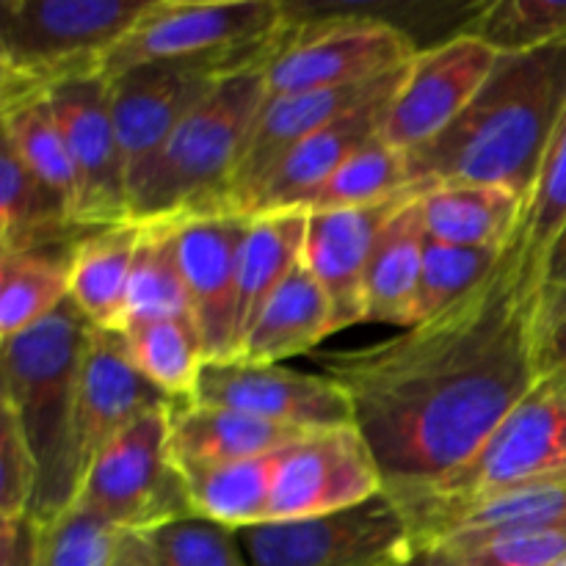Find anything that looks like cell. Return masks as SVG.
Instances as JSON below:
<instances>
[{
	"mask_svg": "<svg viewBox=\"0 0 566 566\" xmlns=\"http://www.w3.org/2000/svg\"><path fill=\"white\" fill-rule=\"evenodd\" d=\"M348 392L385 492L401 509L462 468L536 387L531 304L512 260L434 318L396 337L315 354Z\"/></svg>",
	"mask_w": 566,
	"mask_h": 566,
	"instance_id": "1",
	"label": "cell"
},
{
	"mask_svg": "<svg viewBox=\"0 0 566 566\" xmlns=\"http://www.w3.org/2000/svg\"><path fill=\"white\" fill-rule=\"evenodd\" d=\"M566 116V39L497 55L473 103L442 136L409 153V197L440 186H506L528 199Z\"/></svg>",
	"mask_w": 566,
	"mask_h": 566,
	"instance_id": "2",
	"label": "cell"
},
{
	"mask_svg": "<svg viewBox=\"0 0 566 566\" xmlns=\"http://www.w3.org/2000/svg\"><path fill=\"white\" fill-rule=\"evenodd\" d=\"M88 332L92 324L66 302L0 346L3 407L14 412L39 468V490L28 512L39 525L59 520L77 495L72 420Z\"/></svg>",
	"mask_w": 566,
	"mask_h": 566,
	"instance_id": "3",
	"label": "cell"
},
{
	"mask_svg": "<svg viewBox=\"0 0 566 566\" xmlns=\"http://www.w3.org/2000/svg\"><path fill=\"white\" fill-rule=\"evenodd\" d=\"M265 105V66L224 77L127 182L133 221L227 210L247 138Z\"/></svg>",
	"mask_w": 566,
	"mask_h": 566,
	"instance_id": "4",
	"label": "cell"
},
{
	"mask_svg": "<svg viewBox=\"0 0 566 566\" xmlns=\"http://www.w3.org/2000/svg\"><path fill=\"white\" fill-rule=\"evenodd\" d=\"M556 484H566V392L536 381L484 446L403 514L423 553L453 520Z\"/></svg>",
	"mask_w": 566,
	"mask_h": 566,
	"instance_id": "5",
	"label": "cell"
},
{
	"mask_svg": "<svg viewBox=\"0 0 566 566\" xmlns=\"http://www.w3.org/2000/svg\"><path fill=\"white\" fill-rule=\"evenodd\" d=\"M280 0H153L142 20L108 53L103 75L142 64H171L230 77L263 70L296 28Z\"/></svg>",
	"mask_w": 566,
	"mask_h": 566,
	"instance_id": "6",
	"label": "cell"
},
{
	"mask_svg": "<svg viewBox=\"0 0 566 566\" xmlns=\"http://www.w3.org/2000/svg\"><path fill=\"white\" fill-rule=\"evenodd\" d=\"M149 6L153 0H3L0 103L103 72L111 50Z\"/></svg>",
	"mask_w": 566,
	"mask_h": 566,
	"instance_id": "7",
	"label": "cell"
},
{
	"mask_svg": "<svg viewBox=\"0 0 566 566\" xmlns=\"http://www.w3.org/2000/svg\"><path fill=\"white\" fill-rule=\"evenodd\" d=\"M235 534L249 566H401L420 553L409 517L387 492L343 512Z\"/></svg>",
	"mask_w": 566,
	"mask_h": 566,
	"instance_id": "8",
	"label": "cell"
},
{
	"mask_svg": "<svg viewBox=\"0 0 566 566\" xmlns=\"http://www.w3.org/2000/svg\"><path fill=\"white\" fill-rule=\"evenodd\" d=\"M175 407V403H171ZM171 407L144 415L88 468L72 506L119 531H147L193 517V503L169 448Z\"/></svg>",
	"mask_w": 566,
	"mask_h": 566,
	"instance_id": "9",
	"label": "cell"
},
{
	"mask_svg": "<svg viewBox=\"0 0 566 566\" xmlns=\"http://www.w3.org/2000/svg\"><path fill=\"white\" fill-rule=\"evenodd\" d=\"M420 48L407 31L376 17L296 20L265 66V99L359 86L412 64Z\"/></svg>",
	"mask_w": 566,
	"mask_h": 566,
	"instance_id": "10",
	"label": "cell"
},
{
	"mask_svg": "<svg viewBox=\"0 0 566 566\" xmlns=\"http://www.w3.org/2000/svg\"><path fill=\"white\" fill-rule=\"evenodd\" d=\"M48 103L64 133L77 175V224L105 230L133 221L125 158L111 116L108 77L94 72L55 83L48 92Z\"/></svg>",
	"mask_w": 566,
	"mask_h": 566,
	"instance_id": "11",
	"label": "cell"
},
{
	"mask_svg": "<svg viewBox=\"0 0 566 566\" xmlns=\"http://www.w3.org/2000/svg\"><path fill=\"white\" fill-rule=\"evenodd\" d=\"M495 64V50L462 31L420 50L387 105L381 138L407 155L431 144L473 103Z\"/></svg>",
	"mask_w": 566,
	"mask_h": 566,
	"instance_id": "12",
	"label": "cell"
},
{
	"mask_svg": "<svg viewBox=\"0 0 566 566\" xmlns=\"http://www.w3.org/2000/svg\"><path fill=\"white\" fill-rule=\"evenodd\" d=\"M381 492L385 479L357 426L313 431L282 451L265 523L343 512Z\"/></svg>",
	"mask_w": 566,
	"mask_h": 566,
	"instance_id": "13",
	"label": "cell"
},
{
	"mask_svg": "<svg viewBox=\"0 0 566 566\" xmlns=\"http://www.w3.org/2000/svg\"><path fill=\"white\" fill-rule=\"evenodd\" d=\"M191 401L235 409L298 431L354 426L352 398L335 379L247 359H208Z\"/></svg>",
	"mask_w": 566,
	"mask_h": 566,
	"instance_id": "14",
	"label": "cell"
},
{
	"mask_svg": "<svg viewBox=\"0 0 566 566\" xmlns=\"http://www.w3.org/2000/svg\"><path fill=\"white\" fill-rule=\"evenodd\" d=\"M252 216L219 210L177 219V260L208 359L238 357V263Z\"/></svg>",
	"mask_w": 566,
	"mask_h": 566,
	"instance_id": "15",
	"label": "cell"
},
{
	"mask_svg": "<svg viewBox=\"0 0 566 566\" xmlns=\"http://www.w3.org/2000/svg\"><path fill=\"white\" fill-rule=\"evenodd\" d=\"M169 396L149 385L130 363L122 332H88L77 379L75 420H72V462L77 490L94 459L144 415L171 407Z\"/></svg>",
	"mask_w": 566,
	"mask_h": 566,
	"instance_id": "16",
	"label": "cell"
},
{
	"mask_svg": "<svg viewBox=\"0 0 566 566\" xmlns=\"http://www.w3.org/2000/svg\"><path fill=\"white\" fill-rule=\"evenodd\" d=\"M224 77L171 64H142L108 75L111 116L127 182L158 155L182 119Z\"/></svg>",
	"mask_w": 566,
	"mask_h": 566,
	"instance_id": "17",
	"label": "cell"
},
{
	"mask_svg": "<svg viewBox=\"0 0 566 566\" xmlns=\"http://www.w3.org/2000/svg\"><path fill=\"white\" fill-rule=\"evenodd\" d=\"M409 197L379 205L307 213L302 263L318 280L335 310L337 332L365 324V276L381 230Z\"/></svg>",
	"mask_w": 566,
	"mask_h": 566,
	"instance_id": "18",
	"label": "cell"
},
{
	"mask_svg": "<svg viewBox=\"0 0 566 566\" xmlns=\"http://www.w3.org/2000/svg\"><path fill=\"white\" fill-rule=\"evenodd\" d=\"M407 77V75H403ZM385 88L376 97L365 99L363 105L352 108L348 114L337 116L318 133L304 138L298 147H293L258 186L252 188L247 199L241 202L238 213L243 216H260V213H280V210H302L307 197H313L352 155L376 136H381L385 127L387 105H390L392 94L398 86Z\"/></svg>",
	"mask_w": 566,
	"mask_h": 566,
	"instance_id": "19",
	"label": "cell"
},
{
	"mask_svg": "<svg viewBox=\"0 0 566 566\" xmlns=\"http://www.w3.org/2000/svg\"><path fill=\"white\" fill-rule=\"evenodd\" d=\"M409 64L392 75L379 77L374 83H359V86L324 88V92H302L285 94V97L265 99L258 122L247 138V149L241 155L235 177H232L230 197H227V210L238 213L243 199L252 193V188L291 153L293 147L318 133L337 116L348 114L352 108L363 105L365 99L376 97L385 88L396 86L407 75Z\"/></svg>",
	"mask_w": 566,
	"mask_h": 566,
	"instance_id": "20",
	"label": "cell"
},
{
	"mask_svg": "<svg viewBox=\"0 0 566 566\" xmlns=\"http://www.w3.org/2000/svg\"><path fill=\"white\" fill-rule=\"evenodd\" d=\"M307 434L313 431L271 423L235 409L177 401L171 407L169 448L177 470H193L269 457L285 451Z\"/></svg>",
	"mask_w": 566,
	"mask_h": 566,
	"instance_id": "21",
	"label": "cell"
},
{
	"mask_svg": "<svg viewBox=\"0 0 566 566\" xmlns=\"http://www.w3.org/2000/svg\"><path fill=\"white\" fill-rule=\"evenodd\" d=\"M86 227L75 221L70 202L39 180L11 147L0 160V254L72 252Z\"/></svg>",
	"mask_w": 566,
	"mask_h": 566,
	"instance_id": "22",
	"label": "cell"
},
{
	"mask_svg": "<svg viewBox=\"0 0 566 566\" xmlns=\"http://www.w3.org/2000/svg\"><path fill=\"white\" fill-rule=\"evenodd\" d=\"M426 227L418 197H409L381 230L365 276V324L418 326Z\"/></svg>",
	"mask_w": 566,
	"mask_h": 566,
	"instance_id": "23",
	"label": "cell"
},
{
	"mask_svg": "<svg viewBox=\"0 0 566 566\" xmlns=\"http://www.w3.org/2000/svg\"><path fill=\"white\" fill-rule=\"evenodd\" d=\"M332 335H337V324L329 296L307 265L298 263L247 332L235 359L280 365L282 359L315 352Z\"/></svg>",
	"mask_w": 566,
	"mask_h": 566,
	"instance_id": "24",
	"label": "cell"
},
{
	"mask_svg": "<svg viewBox=\"0 0 566 566\" xmlns=\"http://www.w3.org/2000/svg\"><path fill=\"white\" fill-rule=\"evenodd\" d=\"M142 241V221L94 230L70 254V302L94 329H125L127 285Z\"/></svg>",
	"mask_w": 566,
	"mask_h": 566,
	"instance_id": "25",
	"label": "cell"
},
{
	"mask_svg": "<svg viewBox=\"0 0 566 566\" xmlns=\"http://www.w3.org/2000/svg\"><path fill=\"white\" fill-rule=\"evenodd\" d=\"M426 235L470 249H503L512 243L525 197L506 186H440L418 197Z\"/></svg>",
	"mask_w": 566,
	"mask_h": 566,
	"instance_id": "26",
	"label": "cell"
},
{
	"mask_svg": "<svg viewBox=\"0 0 566 566\" xmlns=\"http://www.w3.org/2000/svg\"><path fill=\"white\" fill-rule=\"evenodd\" d=\"M304 238H307L304 210L252 216L238 263V352L276 287L302 263Z\"/></svg>",
	"mask_w": 566,
	"mask_h": 566,
	"instance_id": "27",
	"label": "cell"
},
{
	"mask_svg": "<svg viewBox=\"0 0 566 566\" xmlns=\"http://www.w3.org/2000/svg\"><path fill=\"white\" fill-rule=\"evenodd\" d=\"M566 224V116L553 133L547 153L536 171L534 188L525 199L523 219L517 232L506 247V258L512 260L517 285L523 291L525 302L534 307V298L539 293L542 265L553 241Z\"/></svg>",
	"mask_w": 566,
	"mask_h": 566,
	"instance_id": "28",
	"label": "cell"
},
{
	"mask_svg": "<svg viewBox=\"0 0 566 566\" xmlns=\"http://www.w3.org/2000/svg\"><path fill=\"white\" fill-rule=\"evenodd\" d=\"M280 457L282 451L243 462L180 470L193 512L232 531L265 523Z\"/></svg>",
	"mask_w": 566,
	"mask_h": 566,
	"instance_id": "29",
	"label": "cell"
},
{
	"mask_svg": "<svg viewBox=\"0 0 566 566\" xmlns=\"http://www.w3.org/2000/svg\"><path fill=\"white\" fill-rule=\"evenodd\" d=\"M119 566H249L238 534L199 514L147 531H125Z\"/></svg>",
	"mask_w": 566,
	"mask_h": 566,
	"instance_id": "30",
	"label": "cell"
},
{
	"mask_svg": "<svg viewBox=\"0 0 566 566\" xmlns=\"http://www.w3.org/2000/svg\"><path fill=\"white\" fill-rule=\"evenodd\" d=\"M177 219L180 216L142 221V241L127 285L125 326L142 321L191 318V302L177 260Z\"/></svg>",
	"mask_w": 566,
	"mask_h": 566,
	"instance_id": "31",
	"label": "cell"
},
{
	"mask_svg": "<svg viewBox=\"0 0 566 566\" xmlns=\"http://www.w3.org/2000/svg\"><path fill=\"white\" fill-rule=\"evenodd\" d=\"M138 374L171 401H191L208 354L191 318L130 324L122 332Z\"/></svg>",
	"mask_w": 566,
	"mask_h": 566,
	"instance_id": "32",
	"label": "cell"
},
{
	"mask_svg": "<svg viewBox=\"0 0 566 566\" xmlns=\"http://www.w3.org/2000/svg\"><path fill=\"white\" fill-rule=\"evenodd\" d=\"M70 254H0V340L42 324L70 302Z\"/></svg>",
	"mask_w": 566,
	"mask_h": 566,
	"instance_id": "33",
	"label": "cell"
},
{
	"mask_svg": "<svg viewBox=\"0 0 566 566\" xmlns=\"http://www.w3.org/2000/svg\"><path fill=\"white\" fill-rule=\"evenodd\" d=\"M3 116V144L17 153V158L48 182L55 193L70 202L72 213L77 208V175L66 149L64 133L55 122L48 94L0 103ZM77 221V219H75Z\"/></svg>",
	"mask_w": 566,
	"mask_h": 566,
	"instance_id": "34",
	"label": "cell"
},
{
	"mask_svg": "<svg viewBox=\"0 0 566 566\" xmlns=\"http://www.w3.org/2000/svg\"><path fill=\"white\" fill-rule=\"evenodd\" d=\"M409 158L401 149L390 147L381 136L365 144L357 155L346 160L307 202L304 213L321 210H346L379 205L387 199L409 197Z\"/></svg>",
	"mask_w": 566,
	"mask_h": 566,
	"instance_id": "35",
	"label": "cell"
},
{
	"mask_svg": "<svg viewBox=\"0 0 566 566\" xmlns=\"http://www.w3.org/2000/svg\"><path fill=\"white\" fill-rule=\"evenodd\" d=\"M551 528H566V484L542 486V490L503 497L490 506L475 509V512L453 520L426 551L431 547H473L492 539Z\"/></svg>",
	"mask_w": 566,
	"mask_h": 566,
	"instance_id": "36",
	"label": "cell"
},
{
	"mask_svg": "<svg viewBox=\"0 0 566 566\" xmlns=\"http://www.w3.org/2000/svg\"><path fill=\"white\" fill-rule=\"evenodd\" d=\"M462 33L481 39L497 55L542 50L566 39V0H497L484 6Z\"/></svg>",
	"mask_w": 566,
	"mask_h": 566,
	"instance_id": "37",
	"label": "cell"
},
{
	"mask_svg": "<svg viewBox=\"0 0 566 566\" xmlns=\"http://www.w3.org/2000/svg\"><path fill=\"white\" fill-rule=\"evenodd\" d=\"M506 252V249H503ZM503 252L497 249L453 247L429 238L423 254V274H420L418 324L434 318L442 310L453 307L464 296L484 285L492 271L501 263Z\"/></svg>",
	"mask_w": 566,
	"mask_h": 566,
	"instance_id": "38",
	"label": "cell"
},
{
	"mask_svg": "<svg viewBox=\"0 0 566 566\" xmlns=\"http://www.w3.org/2000/svg\"><path fill=\"white\" fill-rule=\"evenodd\" d=\"M122 534L97 514L70 506L59 520L42 525L39 566H114Z\"/></svg>",
	"mask_w": 566,
	"mask_h": 566,
	"instance_id": "39",
	"label": "cell"
},
{
	"mask_svg": "<svg viewBox=\"0 0 566 566\" xmlns=\"http://www.w3.org/2000/svg\"><path fill=\"white\" fill-rule=\"evenodd\" d=\"M566 558V528L506 536L473 547H431L426 566H558Z\"/></svg>",
	"mask_w": 566,
	"mask_h": 566,
	"instance_id": "40",
	"label": "cell"
},
{
	"mask_svg": "<svg viewBox=\"0 0 566 566\" xmlns=\"http://www.w3.org/2000/svg\"><path fill=\"white\" fill-rule=\"evenodd\" d=\"M536 381L566 392V287H542L531 307Z\"/></svg>",
	"mask_w": 566,
	"mask_h": 566,
	"instance_id": "41",
	"label": "cell"
},
{
	"mask_svg": "<svg viewBox=\"0 0 566 566\" xmlns=\"http://www.w3.org/2000/svg\"><path fill=\"white\" fill-rule=\"evenodd\" d=\"M39 490V468L14 412H0V520L25 517Z\"/></svg>",
	"mask_w": 566,
	"mask_h": 566,
	"instance_id": "42",
	"label": "cell"
},
{
	"mask_svg": "<svg viewBox=\"0 0 566 566\" xmlns=\"http://www.w3.org/2000/svg\"><path fill=\"white\" fill-rule=\"evenodd\" d=\"M42 525L25 514L17 520H0V566H39Z\"/></svg>",
	"mask_w": 566,
	"mask_h": 566,
	"instance_id": "43",
	"label": "cell"
},
{
	"mask_svg": "<svg viewBox=\"0 0 566 566\" xmlns=\"http://www.w3.org/2000/svg\"><path fill=\"white\" fill-rule=\"evenodd\" d=\"M542 287H566V224L564 230L558 232V238L553 241L551 252H547L545 265H542Z\"/></svg>",
	"mask_w": 566,
	"mask_h": 566,
	"instance_id": "44",
	"label": "cell"
},
{
	"mask_svg": "<svg viewBox=\"0 0 566 566\" xmlns=\"http://www.w3.org/2000/svg\"><path fill=\"white\" fill-rule=\"evenodd\" d=\"M401 566H426V553H418V556L409 558V562L401 564Z\"/></svg>",
	"mask_w": 566,
	"mask_h": 566,
	"instance_id": "45",
	"label": "cell"
},
{
	"mask_svg": "<svg viewBox=\"0 0 566 566\" xmlns=\"http://www.w3.org/2000/svg\"><path fill=\"white\" fill-rule=\"evenodd\" d=\"M558 566H566V558H564V562H562V564H558Z\"/></svg>",
	"mask_w": 566,
	"mask_h": 566,
	"instance_id": "46",
	"label": "cell"
},
{
	"mask_svg": "<svg viewBox=\"0 0 566 566\" xmlns=\"http://www.w3.org/2000/svg\"><path fill=\"white\" fill-rule=\"evenodd\" d=\"M114 566H119V564H114Z\"/></svg>",
	"mask_w": 566,
	"mask_h": 566,
	"instance_id": "47",
	"label": "cell"
}]
</instances>
